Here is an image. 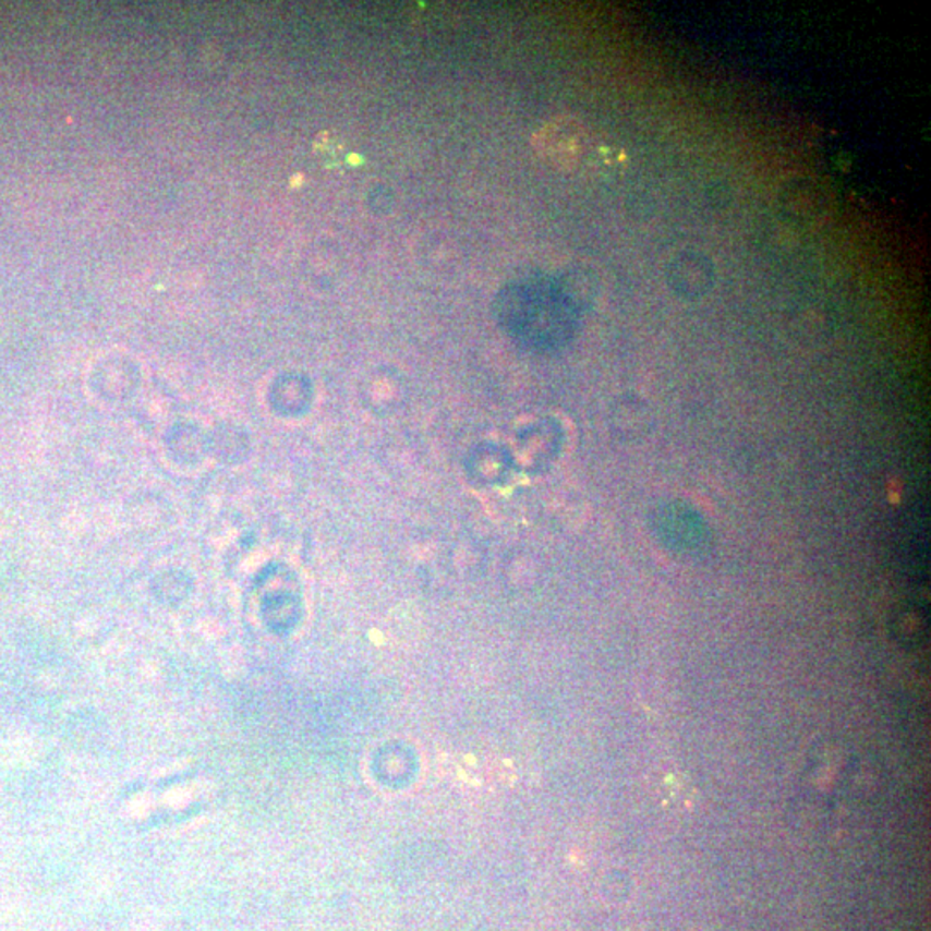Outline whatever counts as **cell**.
Wrapping results in <instances>:
<instances>
[{"label":"cell","instance_id":"6da1fadb","mask_svg":"<svg viewBox=\"0 0 931 931\" xmlns=\"http://www.w3.org/2000/svg\"><path fill=\"white\" fill-rule=\"evenodd\" d=\"M713 280V266L699 254H684L669 266V285L681 295H702Z\"/></svg>","mask_w":931,"mask_h":931}]
</instances>
